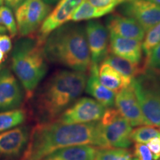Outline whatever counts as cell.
I'll return each mask as SVG.
<instances>
[{
  "label": "cell",
  "instance_id": "1",
  "mask_svg": "<svg viewBox=\"0 0 160 160\" xmlns=\"http://www.w3.org/2000/svg\"><path fill=\"white\" fill-rule=\"evenodd\" d=\"M90 145L104 148L99 121L86 124L40 123L31 132L22 160H42L57 150Z\"/></svg>",
  "mask_w": 160,
  "mask_h": 160
},
{
  "label": "cell",
  "instance_id": "2",
  "mask_svg": "<svg viewBox=\"0 0 160 160\" xmlns=\"http://www.w3.org/2000/svg\"><path fill=\"white\" fill-rule=\"evenodd\" d=\"M87 78L84 72L73 70H62L52 74L35 98V114L39 122L57 121L82 94Z\"/></svg>",
  "mask_w": 160,
  "mask_h": 160
},
{
  "label": "cell",
  "instance_id": "3",
  "mask_svg": "<svg viewBox=\"0 0 160 160\" xmlns=\"http://www.w3.org/2000/svg\"><path fill=\"white\" fill-rule=\"evenodd\" d=\"M48 61L76 71H88L91 58L85 29L81 25L65 24L48 35L44 43Z\"/></svg>",
  "mask_w": 160,
  "mask_h": 160
},
{
  "label": "cell",
  "instance_id": "4",
  "mask_svg": "<svg viewBox=\"0 0 160 160\" xmlns=\"http://www.w3.org/2000/svg\"><path fill=\"white\" fill-rule=\"evenodd\" d=\"M11 68L31 97L48 71L44 42L33 35L18 40L12 51Z\"/></svg>",
  "mask_w": 160,
  "mask_h": 160
},
{
  "label": "cell",
  "instance_id": "5",
  "mask_svg": "<svg viewBox=\"0 0 160 160\" xmlns=\"http://www.w3.org/2000/svg\"><path fill=\"white\" fill-rule=\"evenodd\" d=\"M145 125H160V72L145 69L132 81Z\"/></svg>",
  "mask_w": 160,
  "mask_h": 160
},
{
  "label": "cell",
  "instance_id": "6",
  "mask_svg": "<svg viewBox=\"0 0 160 160\" xmlns=\"http://www.w3.org/2000/svg\"><path fill=\"white\" fill-rule=\"evenodd\" d=\"M104 148H128L132 126L117 109L109 108L99 121Z\"/></svg>",
  "mask_w": 160,
  "mask_h": 160
},
{
  "label": "cell",
  "instance_id": "7",
  "mask_svg": "<svg viewBox=\"0 0 160 160\" xmlns=\"http://www.w3.org/2000/svg\"><path fill=\"white\" fill-rule=\"evenodd\" d=\"M51 8L42 0H25L15 10L17 31L21 37H28L42 25Z\"/></svg>",
  "mask_w": 160,
  "mask_h": 160
},
{
  "label": "cell",
  "instance_id": "8",
  "mask_svg": "<svg viewBox=\"0 0 160 160\" xmlns=\"http://www.w3.org/2000/svg\"><path fill=\"white\" fill-rule=\"evenodd\" d=\"M107 109L94 99L82 97L63 112L57 122L64 124H86L99 121Z\"/></svg>",
  "mask_w": 160,
  "mask_h": 160
},
{
  "label": "cell",
  "instance_id": "9",
  "mask_svg": "<svg viewBox=\"0 0 160 160\" xmlns=\"http://www.w3.org/2000/svg\"><path fill=\"white\" fill-rule=\"evenodd\" d=\"M31 131L28 126H17L0 133V160H17L24 154Z\"/></svg>",
  "mask_w": 160,
  "mask_h": 160
},
{
  "label": "cell",
  "instance_id": "10",
  "mask_svg": "<svg viewBox=\"0 0 160 160\" xmlns=\"http://www.w3.org/2000/svg\"><path fill=\"white\" fill-rule=\"evenodd\" d=\"M122 13L137 21L148 32L160 22V5L148 0H129L124 3Z\"/></svg>",
  "mask_w": 160,
  "mask_h": 160
},
{
  "label": "cell",
  "instance_id": "11",
  "mask_svg": "<svg viewBox=\"0 0 160 160\" xmlns=\"http://www.w3.org/2000/svg\"><path fill=\"white\" fill-rule=\"evenodd\" d=\"M24 92L21 84L8 68L0 71V112L17 109L22 104Z\"/></svg>",
  "mask_w": 160,
  "mask_h": 160
},
{
  "label": "cell",
  "instance_id": "12",
  "mask_svg": "<svg viewBox=\"0 0 160 160\" xmlns=\"http://www.w3.org/2000/svg\"><path fill=\"white\" fill-rule=\"evenodd\" d=\"M84 0H59V3L42 24L37 37L45 43L51 32L65 25L69 18Z\"/></svg>",
  "mask_w": 160,
  "mask_h": 160
},
{
  "label": "cell",
  "instance_id": "13",
  "mask_svg": "<svg viewBox=\"0 0 160 160\" xmlns=\"http://www.w3.org/2000/svg\"><path fill=\"white\" fill-rule=\"evenodd\" d=\"M85 33L91 62L98 65L108 54V31L100 22L90 21L86 25Z\"/></svg>",
  "mask_w": 160,
  "mask_h": 160
},
{
  "label": "cell",
  "instance_id": "14",
  "mask_svg": "<svg viewBox=\"0 0 160 160\" xmlns=\"http://www.w3.org/2000/svg\"><path fill=\"white\" fill-rule=\"evenodd\" d=\"M115 105L120 114L132 127L145 125L142 112L132 84L117 93L115 97Z\"/></svg>",
  "mask_w": 160,
  "mask_h": 160
},
{
  "label": "cell",
  "instance_id": "15",
  "mask_svg": "<svg viewBox=\"0 0 160 160\" xmlns=\"http://www.w3.org/2000/svg\"><path fill=\"white\" fill-rule=\"evenodd\" d=\"M109 50L112 54L133 63L139 64L142 59V43L139 40L128 39L110 33Z\"/></svg>",
  "mask_w": 160,
  "mask_h": 160
},
{
  "label": "cell",
  "instance_id": "16",
  "mask_svg": "<svg viewBox=\"0 0 160 160\" xmlns=\"http://www.w3.org/2000/svg\"><path fill=\"white\" fill-rule=\"evenodd\" d=\"M107 29L110 33L128 39L142 41L145 36V31L137 21L128 17L113 14L108 18Z\"/></svg>",
  "mask_w": 160,
  "mask_h": 160
},
{
  "label": "cell",
  "instance_id": "17",
  "mask_svg": "<svg viewBox=\"0 0 160 160\" xmlns=\"http://www.w3.org/2000/svg\"><path fill=\"white\" fill-rule=\"evenodd\" d=\"M98 65L91 64L89 69V75L86 82L85 91L96 101L102 105L104 107L112 108L115 104L116 93L105 87L99 79Z\"/></svg>",
  "mask_w": 160,
  "mask_h": 160
},
{
  "label": "cell",
  "instance_id": "18",
  "mask_svg": "<svg viewBox=\"0 0 160 160\" xmlns=\"http://www.w3.org/2000/svg\"><path fill=\"white\" fill-rule=\"evenodd\" d=\"M98 148L90 145L71 146L57 150L42 160H96Z\"/></svg>",
  "mask_w": 160,
  "mask_h": 160
},
{
  "label": "cell",
  "instance_id": "19",
  "mask_svg": "<svg viewBox=\"0 0 160 160\" xmlns=\"http://www.w3.org/2000/svg\"><path fill=\"white\" fill-rule=\"evenodd\" d=\"M99 79L105 87L115 93L128 87L133 80L124 77L108 64L103 62L99 68Z\"/></svg>",
  "mask_w": 160,
  "mask_h": 160
},
{
  "label": "cell",
  "instance_id": "20",
  "mask_svg": "<svg viewBox=\"0 0 160 160\" xmlns=\"http://www.w3.org/2000/svg\"><path fill=\"white\" fill-rule=\"evenodd\" d=\"M103 62L108 64L124 77L133 80L145 70V68H140L139 64L133 63L128 60L123 59L112 53H108L103 60Z\"/></svg>",
  "mask_w": 160,
  "mask_h": 160
},
{
  "label": "cell",
  "instance_id": "21",
  "mask_svg": "<svg viewBox=\"0 0 160 160\" xmlns=\"http://www.w3.org/2000/svg\"><path fill=\"white\" fill-rule=\"evenodd\" d=\"M112 11H113L111 10L97 8L91 5L87 0H84L79 7L76 9V11L72 13L69 18L68 22H80L83 20L97 19V18L108 14Z\"/></svg>",
  "mask_w": 160,
  "mask_h": 160
},
{
  "label": "cell",
  "instance_id": "22",
  "mask_svg": "<svg viewBox=\"0 0 160 160\" xmlns=\"http://www.w3.org/2000/svg\"><path fill=\"white\" fill-rule=\"evenodd\" d=\"M26 119V112L23 109L0 112V133L19 126Z\"/></svg>",
  "mask_w": 160,
  "mask_h": 160
},
{
  "label": "cell",
  "instance_id": "23",
  "mask_svg": "<svg viewBox=\"0 0 160 160\" xmlns=\"http://www.w3.org/2000/svg\"><path fill=\"white\" fill-rule=\"evenodd\" d=\"M132 153L126 148H100L96 160H132Z\"/></svg>",
  "mask_w": 160,
  "mask_h": 160
},
{
  "label": "cell",
  "instance_id": "24",
  "mask_svg": "<svg viewBox=\"0 0 160 160\" xmlns=\"http://www.w3.org/2000/svg\"><path fill=\"white\" fill-rule=\"evenodd\" d=\"M160 135L159 130L150 125H142L132 130L131 139L136 143L146 144L153 138Z\"/></svg>",
  "mask_w": 160,
  "mask_h": 160
},
{
  "label": "cell",
  "instance_id": "25",
  "mask_svg": "<svg viewBox=\"0 0 160 160\" xmlns=\"http://www.w3.org/2000/svg\"><path fill=\"white\" fill-rule=\"evenodd\" d=\"M147 34L144 37L142 51L147 59L153 48L160 42V22L146 32Z\"/></svg>",
  "mask_w": 160,
  "mask_h": 160
},
{
  "label": "cell",
  "instance_id": "26",
  "mask_svg": "<svg viewBox=\"0 0 160 160\" xmlns=\"http://www.w3.org/2000/svg\"><path fill=\"white\" fill-rule=\"evenodd\" d=\"M0 19L7 31L9 32L11 37H14L17 34V26L13 12L8 6L2 5L0 7Z\"/></svg>",
  "mask_w": 160,
  "mask_h": 160
},
{
  "label": "cell",
  "instance_id": "27",
  "mask_svg": "<svg viewBox=\"0 0 160 160\" xmlns=\"http://www.w3.org/2000/svg\"><path fill=\"white\" fill-rule=\"evenodd\" d=\"M144 68L160 72V42L153 48L149 57L145 59Z\"/></svg>",
  "mask_w": 160,
  "mask_h": 160
},
{
  "label": "cell",
  "instance_id": "28",
  "mask_svg": "<svg viewBox=\"0 0 160 160\" xmlns=\"http://www.w3.org/2000/svg\"><path fill=\"white\" fill-rule=\"evenodd\" d=\"M133 156L138 160H153V154L145 144L136 143L133 147Z\"/></svg>",
  "mask_w": 160,
  "mask_h": 160
},
{
  "label": "cell",
  "instance_id": "29",
  "mask_svg": "<svg viewBox=\"0 0 160 160\" xmlns=\"http://www.w3.org/2000/svg\"><path fill=\"white\" fill-rule=\"evenodd\" d=\"M91 5L97 8L113 11L117 6L124 4L129 0H87Z\"/></svg>",
  "mask_w": 160,
  "mask_h": 160
},
{
  "label": "cell",
  "instance_id": "30",
  "mask_svg": "<svg viewBox=\"0 0 160 160\" xmlns=\"http://www.w3.org/2000/svg\"><path fill=\"white\" fill-rule=\"evenodd\" d=\"M147 146L153 154V160H158L160 158V135L151 139L147 143Z\"/></svg>",
  "mask_w": 160,
  "mask_h": 160
},
{
  "label": "cell",
  "instance_id": "31",
  "mask_svg": "<svg viewBox=\"0 0 160 160\" xmlns=\"http://www.w3.org/2000/svg\"><path fill=\"white\" fill-rule=\"evenodd\" d=\"M12 48L11 37L8 35L0 33V51L6 53H9Z\"/></svg>",
  "mask_w": 160,
  "mask_h": 160
},
{
  "label": "cell",
  "instance_id": "32",
  "mask_svg": "<svg viewBox=\"0 0 160 160\" xmlns=\"http://www.w3.org/2000/svg\"><path fill=\"white\" fill-rule=\"evenodd\" d=\"M25 0H4V2L10 8L16 10Z\"/></svg>",
  "mask_w": 160,
  "mask_h": 160
},
{
  "label": "cell",
  "instance_id": "33",
  "mask_svg": "<svg viewBox=\"0 0 160 160\" xmlns=\"http://www.w3.org/2000/svg\"><path fill=\"white\" fill-rule=\"evenodd\" d=\"M5 54L2 53V51H0V64H1L2 62L5 61Z\"/></svg>",
  "mask_w": 160,
  "mask_h": 160
},
{
  "label": "cell",
  "instance_id": "34",
  "mask_svg": "<svg viewBox=\"0 0 160 160\" xmlns=\"http://www.w3.org/2000/svg\"><path fill=\"white\" fill-rule=\"evenodd\" d=\"M42 1L49 5V4H54L56 2H57L59 1V0H42Z\"/></svg>",
  "mask_w": 160,
  "mask_h": 160
},
{
  "label": "cell",
  "instance_id": "35",
  "mask_svg": "<svg viewBox=\"0 0 160 160\" xmlns=\"http://www.w3.org/2000/svg\"><path fill=\"white\" fill-rule=\"evenodd\" d=\"M7 31V29H6L5 28L0 27V33H5Z\"/></svg>",
  "mask_w": 160,
  "mask_h": 160
},
{
  "label": "cell",
  "instance_id": "36",
  "mask_svg": "<svg viewBox=\"0 0 160 160\" xmlns=\"http://www.w3.org/2000/svg\"><path fill=\"white\" fill-rule=\"evenodd\" d=\"M151 2L154 4H157L158 5H160V0H151Z\"/></svg>",
  "mask_w": 160,
  "mask_h": 160
},
{
  "label": "cell",
  "instance_id": "37",
  "mask_svg": "<svg viewBox=\"0 0 160 160\" xmlns=\"http://www.w3.org/2000/svg\"><path fill=\"white\" fill-rule=\"evenodd\" d=\"M3 3H4V0H0V7L3 5Z\"/></svg>",
  "mask_w": 160,
  "mask_h": 160
},
{
  "label": "cell",
  "instance_id": "38",
  "mask_svg": "<svg viewBox=\"0 0 160 160\" xmlns=\"http://www.w3.org/2000/svg\"><path fill=\"white\" fill-rule=\"evenodd\" d=\"M2 66L0 65V71H1V69H2Z\"/></svg>",
  "mask_w": 160,
  "mask_h": 160
},
{
  "label": "cell",
  "instance_id": "39",
  "mask_svg": "<svg viewBox=\"0 0 160 160\" xmlns=\"http://www.w3.org/2000/svg\"><path fill=\"white\" fill-rule=\"evenodd\" d=\"M132 160H138L137 159H136V158H134V159H132Z\"/></svg>",
  "mask_w": 160,
  "mask_h": 160
},
{
  "label": "cell",
  "instance_id": "40",
  "mask_svg": "<svg viewBox=\"0 0 160 160\" xmlns=\"http://www.w3.org/2000/svg\"><path fill=\"white\" fill-rule=\"evenodd\" d=\"M159 132H160V125H159Z\"/></svg>",
  "mask_w": 160,
  "mask_h": 160
},
{
  "label": "cell",
  "instance_id": "41",
  "mask_svg": "<svg viewBox=\"0 0 160 160\" xmlns=\"http://www.w3.org/2000/svg\"><path fill=\"white\" fill-rule=\"evenodd\" d=\"M148 1H151V0H148Z\"/></svg>",
  "mask_w": 160,
  "mask_h": 160
},
{
  "label": "cell",
  "instance_id": "42",
  "mask_svg": "<svg viewBox=\"0 0 160 160\" xmlns=\"http://www.w3.org/2000/svg\"><path fill=\"white\" fill-rule=\"evenodd\" d=\"M159 160H160V159H159Z\"/></svg>",
  "mask_w": 160,
  "mask_h": 160
}]
</instances>
